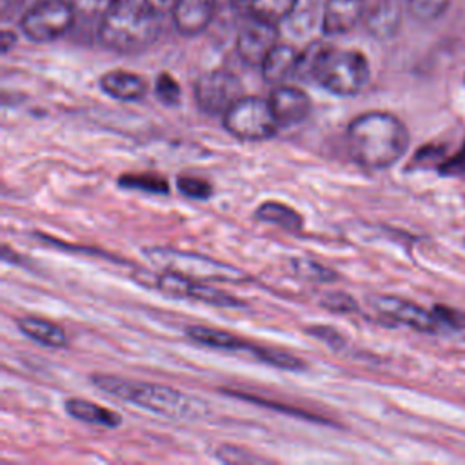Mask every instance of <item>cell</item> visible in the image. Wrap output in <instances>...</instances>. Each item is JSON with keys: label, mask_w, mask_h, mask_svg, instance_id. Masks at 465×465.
Here are the masks:
<instances>
[{"label": "cell", "mask_w": 465, "mask_h": 465, "mask_svg": "<svg viewBox=\"0 0 465 465\" xmlns=\"http://www.w3.org/2000/svg\"><path fill=\"white\" fill-rule=\"evenodd\" d=\"M345 142L354 163L367 171H380L394 165L405 154L411 136L398 116L367 111L349 122Z\"/></svg>", "instance_id": "6da1fadb"}, {"label": "cell", "mask_w": 465, "mask_h": 465, "mask_svg": "<svg viewBox=\"0 0 465 465\" xmlns=\"http://www.w3.org/2000/svg\"><path fill=\"white\" fill-rule=\"evenodd\" d=\"M91 381L114 398L136 403L142 409L171 420H196L207 414L203 401L163 383L125 380L111 374H93Z\"/></svg>", "instance_id": "7a4b0ae2"}, {"label": "cell", "mask_w": 465, "mask_h": 465, "mask_svg": "<svg viewBox=\"0 0 465 465\" xmlns=\"http://www.w3.org/2000/svg\"><path fill=\"white\" fill-rule=\"evenodd\" d=\"M160 33V16L145 0H116L98 25L100 44L114 53L131 54L151 47Z\"/></svg>", "instance_id": "3957f363"}, {"label": "cell", "mask_w": 465, "mask_h": 465, "mask_svg": "<svg viewBox=\"0 0 465 465\" xmlns=\"http://www.w3.org/2000/svg\"><path fill=\"white\" fill-rule=\"evenodd\" d=\"M307 71L316 84L338 96L358 94L371 76L363 53L331 45H318L307 56Z\"/></svg>", "instance_id": "277c9868"}, {"label": "cell", "mask_w": 465, "mask_h": 465, "mask_svg": "<svg viewBox=\"0 0 465 465\" xmlns=\"http://www.w3.org/2000/svg\"><path fill=\"white\" fill-rule=\"evenodd\" d=\"M143 256L160 271L174 272L183 278L200 282H223V283H245L249 274L240 267L214 260L205 254L180 251L174 247H145Z\"/></svg>", "instance_id": "5b68a950"}, {"label": "cell", "mask_w": 465, "mask_h": 465, "mask_svg": "<svg viewBox=\"0 0 465 465\" xmlns=\"http://www.w3.org/2000/svg\"><path fill=\"white\" fill-rule=\"evenodd\" d=\"M222 120L227 133L245 142L269 140L276 136L280 127L271 102L254 94H243L229 107Z\"/></svg>", "instance_id": "8992f818"}, {"label": "cell", "mask_w": 465, "mask_h": 465, "mask_svg": "<svg viewBox=\"0 0 465 465\" xmlns=\"http://www.w3.org/2000/svg\"><path fill=\"white\" fill-rule=\"evenodd\" d=\"M74 7L65 0H44L27 9L20 20L22 33L38 44L53 42L65 35L74 22Z\"/></svg>", "instance_id": "52a82bcc"}, {"label": "cell", "mask_w": 465, "mask_h": 465, "mask_svg": "<svg viewBox=\"0 0 465 465\" xmlns=\"http://www.w3.org/2000/svg\"><path fill=\"white\" fill-rule=\"evenodd\" d=\"M242 96L243 85L240 78L225 69L207 71L194 84L196 105L211 116H223Z\"/></svg>", "instance_id": "ba28073f"}, {"label": "cell", "mask_w": 465, "mask_h": 465, "mask_svg": "<svg viewBox=\"0 0 465 465\" xmlns=\"http://www.w3.org/2000/svg\"><path fill=\"white\" fill-rule=\"evenodd\" d=\"M278 44V25L258 16H249L238 29L236 53L251 67H260Z\"/></svg>", "instance_id": "9c48e42d"}, {"label": "cell", "mask_w": 465, "mask_h": 465, "mask_svg": "<svg viewBox=\"0 0 465 465\" xmlns=\"http://www.w3.org/2000/svg\"><path fill=\"white\" fill-rule=\"evenodd\" d=\"M158 289L171 296H176V298H189V300L203 302L207 305H216V307H243L245 305V302L234 294L214 289V287L207 285L205 282L183 278L174 272H163L158 278Z\"/></svg>", "instance_id": "30bf717a"}, {"label": "cell", "mask_w": 465, "mask_h": 465, "mask_svg": "<svg viewBox=\"0 0 465 465\" xmlns=\"http://www.w3.org/2000/svg\"><path fill=\"white\" fill-rule=\"evenodd\" d=\"M372 307L380 314H383L398 323L409 325L420 332H438L440 331V322L434 316V312L432 311L429 312L423 307H420L409 300H403L398 296H374Z\"/></svg>", "instance_id": "8fae6325"}, {"label": "cell", "mask_w": 465, "mask_h": 465, "mask_svg": "<svg viewBox=\"0 0 465 465\" xmlns=\"http://www.w3.org/2000/svg\"><path fill=\"white\" fill-rule=\"evenodd\" d=\"M269 102L282 125L303 122L312 109L311 96L303 89L283 85V84L272 89Z\"/></svg>", "instance_id": "7c38bea8"}, {"label": "cell", "mask_w": 465, "mask_h": 465, "mask_svg": "<svg viewBox=\"0 0 465 465\" xmlns=\"http://www.w3.org/2000/svg\"><path fill=\"white\" fill-rule=\"evenodd\" d=\"M214 13L216 0H178L171 15L180 35L196 36L209 27Z\"/></svg>", "instance_id": "4fadbf2b"}, {"label": "cell", "mask_w": 465, "mask_h": 465, "mask_svg": "<svg viewBox=\"0 0 465 465\" xmlns=\"http://www.w3.org/2000/svg\"><path fill=\"white\" fill-rule=\"evenodd\" d=\"M365 16V0H327L322 13V31L325 35H343L352 31Z\"/></svg>", "instance_id": "5bb4252c"}, {"label": "cell", "mask_w": 465, "mask_h": 465, "mask_svg": "<svg viewBox=\"0 0 465 465\" xmlns=\"http://www.w3.org/2000/svg\"><path fill=\"white\" fill-rule=\"evenodd\" d=\"M303 54L291 44H276L260 65L262 76L267 84L282 85L287 78L294 76L302 67Z\"/></svg>", "instance_id": "9a60e30c"}, {"label": "cell", "mask_w": 465, "mask_h": 465, "mask_svg": "<svg viewBox=\"0 0 465 465\" xmlns=\"http://www.w3.org/2000/svg\"><path fill=\"white\" fill-rule=\"evenodd\" d=\"M100 89L120 102H138L147 94V80L133 71L113 69L100 76Z\"/></svg>", "instance_id": "2e32d148"}, {"label": "cell", "mask_w": 465, "mask_h": 465, "mask_svg": "<svg viewBox=\"0 0 465 465\" xmlns=\"http://www.w3.org/2000/svg\"><path fill=\"white\" fill-rule=\"evenodd\" d=\"M400 20H401L400 7L394 0H381L380 4L365 11V16H363L367 31L374 38H381V40L391 38L398 31Z\"/></svg>", "instance_id": "e0dca14e"}, {"label": "cell", "mask_w": 465, "mask_h": 465, "mask_svg": "<svg viewBox=\"0 0 465 465\" xmlns=\"http://www.w3.org/2000/svg\"><path fill=\"white\" fill-rule=\"evenodd\" d=\"M18 329L31 340L51 347V349H64L67 345V334L65 331L44 318H36V316H24L16 322Z\"/></svg>", "instance_id": "ac0fdd59"}, {"label": "cell", "mask_w": 465, "mask_h": 465, "mask_svg": "<svg viewBox=\"0 0 465 465\" xmlns=\"http://www.w3.org/2000/svg\"><path fill=\"white\" fill-rule=\"evenodd\" d=\"M187 336L205 347H213V349H222V351H251L252 343H249L247 340L231 334L227 331L222 329H214V327H205V325H189L185 329Z\"/></svg>", "instance_id": "d6986e66"}, {"label": "cell", "mask_w": 465, "mask_h": 465, "mask_svg": "<svg viewBox=\"0 0 465 465\" xmlns=\"http://www.w3.org/2000/svg\"><path fill=\"white\" fill-rule=\"evenodd\" d=\"M64 407L69 416H73L84 423L109 427V429L120 425V416L114 411L100 407L98 403L84 400V398H69V400H65Z\"/></svg>", "instance_id": "ffe728a7"}, {"label": "cell", "mask_w": 465, "mask_h": 465, "mask_svg": "<svg viewBox=\"0 0 465 465\" xmlns=\"http://www.w3.org/2000/svg\"><path fill=\"white\" fill-rule=\"evenodd\" d=\"M254 216L260 222L272 223L287 232H300L303 229V216L292 209L291 205H285L282 202L267 200L254 211Z\"/></svg>", "instance_id": "44dd1931"}, {"label": "cell", "mask_w": 465, "mask_h": 465, "mask_svg": "<svg viewBox=\"0 0 465 465\" xmlns=\"http://www.w3.org/2000/svg\"><path fill=\"white\" fill-rule=\"evenodd\" d=\"M298 2L300 0H252L249 11L252 16L278 25L294 13Z\"/></svg>", "instance_id": "7402d4cb"}, {"label": "cell", "mask_w": 465, "mask_h": 465, "mask_svg": "<svg viewBox=\"0 0 465 465\" xmlns=\"http://www.w3.org/2000/svg\"><path fill=\"white\" fill-rule=\"evenodd\" d=\"M118 185L124 189L143 191L151 194H167L169 182L154 173H125L118 178Z\"/></svg>", "instance_id": "603a6c76"}, {"label": "cell", "mask_w": 465, "mask_h": 465, "mask_svg": "<svg viewBox=\"0 0 465 465\" xmlns=\"http://www.w3.org/2000/svg\"><path fill=\"white\" fill-rule=\"evenodd\" d=\"M294 274L298 278H303L307 282H316V283H329V282H334L338 280V272L332 271L331 267L320 263V262H314V260H309V258H294L292 263H291Z\"/></svg>", "instance_id": "cb8c5ba5"}, {"label": "cell", "mask_w": 465, "mask_h": 465, "mask_svg": "<svg viewBox=\"0 0 465 465\" xmlns=\"http://www.w3.org/2000/svg\"><path fill=\"white\" fill-rule=\"evenodd\" d=\"M256 358H260L262 361L269 363V365H274L278 369H287V371H302L305 369V361L287 351H282V349H269V347H258V345H252L251 351Z\"/></svg>", "instance_id": "d4e9b609"}, {"label": "cell", "mask_w": 465, "mask_h": 465, "mask_svg": "<svg viewBox=\"0 0 465 465\" xmlns=\"http://www.w3.org/2000/svg\"><path fill=\"white\" fill-rule=\"evenodd\" d=\"M176 189L193 200H207L213 194V185L209 180L193 174H180L176 178Z\"/></svg>", "instance_id": "484cf974"}, {"label": "cell", "mask_w": 465, "mask_h": 465, "mask_svg": "<svg viewBox=\"0 0 465 465\" xmlns=\"http://www.w3.org/2000/svg\"><path fill=\"white\" fill-rule=\"evenodd\" d=\"M449 5V0H407L409 13L420 22H432L440 18Z\"/></svg>", "instance_id": "4316f807"}, {"label": "cell", "mask_w": 465, "mask_h": 465, "mask_svg": "<svg viewBox=\"0 0 465 465\" xmlns=\"http://www.w3.org/2000/svg\"><path fill=\"white\" fill-rule=\"evenodd\" d=\"M154 94L163 105H176L182 98V87L169 73H160L154 80Z\"/></svg>", "instance_id": "83f0119b"}, {"label": "cell", "mask_w": 465, "mask_h": 465, "mask_svg": "<svg viewBox=\"0 0 465 465\" xmlns=\"http://www.w3.org/2000/svg\"><path fill=\"white\" fill-rule=\"evenodd\" d=\"M320 305L327 311L332 312H340V314H347V312H354L358 311V302L343 292V291H336V292H327L320 298Z\"/></svg>", "instance_id": "f1b7e54d"}, {"label": "cell", "mask_w": 465, "mask_h": 465, "mask_svg": "<svg viewBox=\"0 0 465 465\" xmlns=\"http://www.w3.org/2000/svg\"><path fill=\"white\" fill-rule=\"evenodd\" d=\"M305 332L312 338L322 340L323 343L331 345L332 349H341L345 345V338L341 336V332L329 325H309V327H305Z\"/></svg>", "instance_id": "f546056e"}, {"label": "cell", "mask_w": 465, "mask_h": 465, "mask_svg": "<svg viewBox=\"0 0 465 465\" xmlns=\"http://www.w3.org/2000/svg\"><path fill=\"white\" fill-rule=\"evenodd\" d=\"M434 316L438 318L440 325L450 327V329H465V312L458 311L449 305H436L432 309Z\"/></svg>", "instance_id": "4dcf8cb0"}, {"label": "cell", "mask_w": 465, "mask_h": 465, "mask_svg": "<svg viewBox=\"0 0 465 465\" xmlns=\"http://www.w3.org/2000/svg\"><path fill=\"white\" fill-rule=\"evenodd\" d=\"M438 171L445 176H458L465 173V142L456 154L443 158V162L438 165Z\"/></svg>", "instance_id": "1f68e13d"}, {"label": "cell", "mask_w": 465, "mask_h": 465, "mask_svg": "<svg viewBox=\"0 0 465 465\" xmlns=\"http://www.w3.org/2000/svg\"><path fill=\"white\" fill-rule=\"evenodd\" d=\"M69 2L74 7V11L80 15H89V16L100 15L102 16L116 0H69Z\"/></svg>", "instance_id": "d6a6232c"}, {"label": "cell", "mask_w": 465, "mask_h": 465, "mask_svg": "<svg viewBox=\"0 0 465 465\" xmlns=\"http://www.w3.org/2000/svg\"><path fill=\"white\" fill-rule=\"evenodd\" d=\"M216 456H220L222 461H227V463H245V461H263V458L260 456H251L247 450L243 449H238V447H231V445H225V447H220Z\"/></svg>", "instance_id": "836d02e7"}, {"label": "cell", "mask_w": 465, "mask_h": 465, "mask_svg": "<svg viewBox=\"0 0 465 465\" xmlns=\"http://www.w3.org/2000/svg\"><path fill=\"white\" fill-rule=\"evenodd\" d=\"M443 162V149L441 147H436V145H429V147H423L416 153L414 156V163L416 165H429V163H436L440 165Z\"/></svg>", "instance_id": "e575fe53"}, {"label": "cell", "mask_w": 465, "mask_h": 465, "mask_svg": "<svg viewBox=\"0 0 465 465\" xmlns=\"http://www.w3.org/2000/svg\"><path fill=\"white\" fill-rule=\"evenodd\" d=\"M176 2H178V0H145L147 7H149L153 13H156L158 16L167 15V13H173Z\"/></svg>", "instance_id": "d590c367"}, {"label": "cell", "mask_w": 465, "mask_h": 465, "mask_svg": "<svg viewBox=\"0 0 465 465\" xmlns=\"http://www.w3.org/2000/svg\"><path fill=\"white\" fill-rule=\"evenodd\" d=\"M15 40H16V38H15L9 31H4V33H2V51L7 53V51H9V44L15 42Z\"/></svg>", "instance_id": "8d00e7d4"}, {"label": "cell", "mask_w": 465, "mask_h": 465, "mask_svg": "<svg viewBox=\"0 0 465 465\" xmlns=\"http://www.w3.org/2000/svg\"><path fill=\"white\" fill-rule=\"evenodd\" d=\"M231 2H232L234 5H245V7H249L252 0H231Z\"/></svg>", "instance_id": "74e56055"}, {"label": "cell", "mask_w": 465, "mask_h": 465, "mask_svg": "<svg viewBox=\"0 0 465 465\" xmlns=\"http://www.w3.org/2000/svg\"><path fill=\"white\" fill-rule=\"evenodd\" d=\"M311 2H312V4H322V5H323L327 0H311Z\"/></svg>", "instance_id": "f35d334b"}]
</instances>
